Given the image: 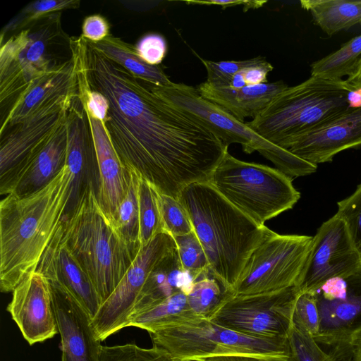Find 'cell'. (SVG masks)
Masks as SVG:
<instances>
[{
    "label": "cell",
    "instance_id": "7402d4cb",
    "mask_svg": "<svg viewBox=\"0 0 361 361\" xmlns=\"http://www.w3.org/2000/svg\"><path fill=\"white\" fill-rule=\"evenodd\" d=\"M84 109L90 122L97 155L99 173L97 200L114 225L119 206L128 190V170L116 154L103 122L92 116L85 106Z\"/></svg>",
    "mask_w": 361,
    "mask_h": 361
},
{
    "label": "cell",
    "instance_id": "d6986e66",
    "mask_svg": "<svg viewBox=\"0 0 361 361\" xmlns=\"http://www.w3.org/2000/svg\"><path fill=\"white\" fill-rule=\"evenodd\" d=\"M66 125V165L71 172L73 181L66 214L75 207L87 188L92 187L97 192L99 186L97 160L90 125L78 94L68 110Z\"/></svg>",
    "mask_w": 361,
    "mask_h": 361
},
{
    "label": "cell",
    "instance_id": "9c48e42d",
    "mask_svg": "<svg viewBox=\"0 0 361 361\" xmlns=\"http://www.w3.org/2000/svg\"><path fill=\"white\" fill-rule=\"evenodd\" d=\"M149 87L157 95L202 123L225 145L240 144L247 154L257 151L290 178L307 176L317 169V165L268 142L225 109L203 98L197 87L175 82L166 86L149 84Z\"/></svg>",
    "mask_w": 361,
    "mask_h": 361
},
{
    "label": "cell",
    "instance_id": "7bdbcfd3",
    "mask_svg": "<svg viewBox=\"0 0 361 361\" xmlns=\"http://www.w3.org/2000/svg\"><path fill=\"white\" fill-rule=\"evenodd\" d=\"M274 69L266 60L243 70L247 85H255L267 82V76Z\"/></svg>",
    "mask_w": 361,
    "mask_h": 361
},
{
    "label": "cell",
    "instance_id": "44dd1931",
    "mask_svg": "<svg viewBox=\"0 0 361 361\" xmlns=\"http://www.w3.org/2000/svg\"><path fill=\"white\" fill-rule=\"evenodd\" d=\"M51 288L61 336V361H100L101 341L87 313L70 295L54 286Z\"/></svg>",
    "mask_w": 361,
    "mask_h": 361
},
{
    "label": "cell",
    "instance_id": "52a82bcc",
    "mask_svg": "<svg viewBox=\"0 0 361 361\" xmlns=\"http://www.w3.org/2000/svg\"><path fill=\"white\" fill-rule=\"evenodd\" d=\"M208 183L229 203L259 226L290 209L300 197L292 178L278 169L247 162L228 152Z\"/></svg>",
    "mask_w": 361,
    "mask_h": 361
},
{
    "label": "cell",
    "instance_id": "7c38bea8",
    "mask_svg": "<svg viewBox=\"0 0 361 361\" xmlns=\"http://www.w3.org/2000/svg\"><path fill=\"white\" fill-rule=\"evenodd\" d=\"M176 248L173 237L158 234L139 251L121 281L101 305L91 324L97 338L102 341L127 327L135 306L152 271Z\"/></svg>",
    "mask_w": 361,
    "mask_h": 361
},
{
    "label": "cell",
    "instance_id": "3957f363",
    "mask_svg": "<svg viewBox=\"0 0 361 361\" xmlns=\"http://www.w3.org/2000/svg\"><path fill=\"white\" fill-rule=\"evenodd\" d=\"M178 200L188 214L210 269L231 295L250 256L269 228L243 214L208 182L187 185Z\"/></svg>",
    "mask_w": 361,
    "mask_h": 361
},
{
    "label": "cell",
    "instance_id": "60d3db41",
    "mask_svg": "<svg viewBox=\"0 0 361 361\" xmlns=\"http://www.w3.org/2000/svg\"><path fill=\"white\" fill-rule=\"evenodd\" d=\"M135 48L145 62L152 66H158L166 56L167 43L161 35L149 33L141 37Z\"/></svg>",
    "mask_w": 361,
    "mask_h": 361
},
{
    "label": "cell",
    "instance_id": "ffe728a7",
    "mask_svg": "<svg viewBox=\"0 0 361 361\" xmlns=\"http://www.w3.org/2000/svg\"><path fill=\"white\" fill-rule=\"evenodd\" d=\"M361 146V106L298 137L288 151L315 165L329 162L339 152Z\"/></svg>",
    "mask_w": 361,
    "mask_h": 361
},
{
    "label": "cell",
    "instance_id": "8d00e7d4",
    "mask_svg": "<svg viewBox=\"0 0 361 361\" xmlns=\"http://www.w3.org/2000/svg\"><path fill=\"white\" fill-rule=\"evenodd\" d=\"M159 203L164 232L174 238L193 231L188 214L178 200L159 192Z\"/></svg>",
    "mask_w": 361,
    "mask_h": 361
},
{
    "label": "cell",
    "instance_id": "f6af8a7d",
    "mask_svg": "<svg viewBox=\"0 0 361 361\" xmlns=\"http://www.w3.org/2000/svg\"><path fill=\"white\" fill-rule=\"evenodd\" d=\"M330 352H341L347 355L351 361H361V332L345 347Z\"/></svg>",
    "mask_w": 361,
    "mask_h": 361
},
{
    "label": "cell",
    "instance_id": "ab89813d",
    "mask_svg": "<svg viewBox=\"0 0 361 361\" xmlns=\"http://www.w3.org/2000/svg\"><path fill=\"white\" fill-rule=\"evenodd\" d=\"M293 320L300 323L314 338L319 331V314L312 294L300 293L296 298Z\"/></svg>",
    "mask_w": 361,
    "mask_h": 361
},
{
    "label": "cell",
    "instance_id": "bcb514c9",
    "mask_svg": "<svg viewBox=\"0 0 361 361\" xmlns=\"http://www.w3.org/2000/svg\"><path fill=\"white\" fill-rule=\"evenodd\" d=\"M202 361H267L263 359L247 356H216Z\"/></svg>",
    "mask_w": 361,
    "mask_h": 361
},
{
    "label": "cell",
    "instance_id": "e0dca14e",
    "mask_svg": "<svg viewBox=\"0 0 361 361\" xmlns=\"http://www.w3.org/2000/svg\"><path fill=\"white\" fill-rule=\"evenodd\" d=\"M36 271L41 273L51 286L75 300L91 320L94 317L102 302L89 276L67 244L62 220L44 250Z\"/></svg>",
    "mask_w": 361,
    "mask_h": 361
},
{
    "label": "cell",
    "instance_id": "2e32d148",
    "mask_svg": "<svg viewBox=\"0 0 361 361\" xmlns=\"http://www.w3.org/2000/svg\"><path fill=\"white\" fill-rule=\"evenodd\" d=\"M66 119L11 171L0 178L1 195L24 197L47 185L66 165Z\"/></svg>",
    "mask_w": 361,
    "mask_h": 361
},
{
    "label": "cell",
    "instance_id": "9a60e30c",
    "mask_svg": "<svg viewBox=\"0 0 361 361\" xmlns=\"http://www.w3.org/2000/svg\"><path fill=\"white\" fill-rule=\"evenodd\" d=\"M78 94V80L71 59L31 83L1 120L0 136L12 128L68 109Z\"/></svg>",
    "mask_w": 361,
    "mask_h": 361
},
{
    "label": "cell",
    "instance_id": "681fc988",
    "mask_svg": "<svg viewBox=\"0 0 361 361\" xmlns=\"http://www.w3.org/2000/svg\"><path fill=\"white\" fill-rule=\"evenodd\" d=\"M332 357V361H351L350 357L341 352L328 353Z\"/></svg>",
    "mask_w": 361,
    "mask_h": 361
},
{
    "label": "cell",
    "instance_id": "f546056e",
    "mask_svg": "<svg viewBox=\"0 0 361 361\" xmlns=\"http://www.w3.org/2000/svg\"><path fill=\"white\" fill-rule=\"evenodd\" d=\"M361 59V35L354 37L340 49L311 64V76L343 80L352 76Z\"/></svg>",
    "mask_w": 361,
    "mask_h": 361
},
{
    "label": "cell",
    "instance_id": "c3c4849f",
    "mask_svg": "<svg viewBox=\"0 0 361 361\" xmlns=\"http://www.w3.org/2000/svg\"><path fill=\"white\" fill-rule=\"evenodd\" d=\"M245 86H247V85L242 70L232 77L228 87L234 89H240Z\"/></svg>",
    "mask_w": 361,
    "mask_h": 361
},
{
    "label": "cell",
    "instance_id": "ba28073f",
    "mask_svg": "<svg viewBox=\"0 0 361 361\" xmlns=\"http://www.w3.org/2000/svg\"><path fill=\"white\" fill-rule=\"evenodd\" d=\"M61 16V12L47 15L1 42V110L7 111L31 83L64 63L56 54L59 47L70 44Z\"/></svg>",
    "mask_w": 361,
    "mask_h": 361
},
{
    "label": "cell",
    "instance_id": "30bf717a",
    "mask_svg": "<svg viewBox=\"0 0 361 361\" xmlns=\"http://www.w3.org/2000/svg\"><path fill=\"white\" fill-rule=\"evenodd\" d=\"M313 236L269 230L250 256L231 296L269 294L296 286Z\"/></svg>",
    "mask_w": 361,
    "mask_h": 361
},
{
    "label": "cell",
    "instance_id": "4316f807",
    "mask_svg": "<svg viewBox=\"0 0 361 361\" xmlns=\"http://www.w3.org/2000/svg\"><path fill=\"white\" fill-rule=\"evenodd\" d=\"M90 42L106 57L121 65L139 79L158 86L169 85L173 82L159 66L145 62L138 56L135 46L118 37L111 35L99 42Z\"/></svg>",
    "mask_w": 361,
    "mask_h": 361
},
{
    "label": "cell",
    "instance_id": "5b68a950",
    "mask_svg": "<svg viewBox=\"0 0 361 361\" xmlns=\"http://www.w3.org/2000/svg\"><path fill=\"white\" fill-rule=\"evenodd\" d=\"M62 222L67 244L89 276L102 304L116 289L138 252L119 235L92 187L83 191Z\"/></svg>",
    "mask_w": 361,
    "mask_h": 361
},
{
    "label": "cell",
    "instance_id": "8992f818",
    "mask_svg": "<svg viewBox=\"0 0 361 361\" xmlns=\"http://www.w3.org/2000/svg\"><path fill=\"white\" fill-rule=\"evenodd\" d=\"M154 346L174 361H202L216 356H247L267 361H288V337L243 334L199 318L149 333Z\"/></svg>",
    "mask_w": 361,
    "mask_h": 361
},
{
    "label": "cell",
    "instance_id": "f1b7e54d",
    "mask_svg": "<svg viewBox=\"0 0 361 361\" xmlns=\"http://www.w3.org/2000/svg\"><path fill=\"white\" fill-rule=\"evenodd\" d=\"M186 296L194 314L210 319L225 300L231 295L222 281L209 268L193 281Z\"/></svg>",
    "mask_w": 361,
    "mask_h": 361
},
{
    "label": "cell",
    "instance_id": "6da1fadb",
    "mask_svg": "<svg viewBox=\"0 0 361 361\" xmlns=\"http://www.w3.org/2000/svg\"><path fill=\"white\" fill-rule=\"evenodd\" d=\"M75 67L109 104L103 123L122 164L178 200L207 182L228 147L202 123L154 93L149 83L106 57L81 35L70 37Z\"/></svg>",
    "mask_w": 361,
    "mask_h": 361
},
{
    "label": "cell",
    "instance_id": "836d02e7",
    "mask_svg": "<svg viewBox=\"0 0 361 361\" xmlns=\"http://www.w3.org/2000/svg\"><path fill=\"white\" fill-rule=\"evenodd\" d=\"M288 361H332L331 356L300 323L292 320L288 334Z\"/></svg>",
    "mask_w": 361,
    "mask_h": 361
},
{
    "label": "cell",
    "instance_id": "ac0fdd59",
    "mask_svg": "<svg viewBox=\"0 0 361 361\" xmlns=\"http://www.w3.org/2000/svg\"><path fill=\"white\" fill-rule=\"evenodd\" d=\"M12 293L7 310L30 345L59 333L51 286L41 273L27 275Z\"/></svg>",
    "mask_w": 361,
    "mask_h": 361
},
{
    "label": "cell",
    "instance_id": "277c9868",
    "mask_svg": "<svg viewBox=\"0 0 361 361\" xmlns=\"http://www.w3.org/2000/svg\"><path fill=\"white\" fill-rule=\"evenodd\" d=\"M346 80L311 76L288 87L245 123L268 142L285 149L300 136L346 112L351 93Z\"/></svg>",
    "mask_w": 361,
    "mask_h": 361
},
{
    "label": "cell",
    "instance_id": "7a4b0ae2",
    "mask_svg": "<svg viewBox=\"0 0 361 361\" xmlns=\"http://www.w3.org/2000/svg\"><path fill=\"white\" fill-rule=\"evenodd\" d=\"M73 177L65 165L47 185L24 197L10 194L0 202V288L13 292L36 271L63 219Z\"/></svg>",
    "mask_w": 361,
    "mask_h": 361
},
{
    "label": "cell",
    "instance_id": "4fadbf2b",
    "mask_svg": "<svg viewBox=\"0 0 361 361\" xmlns=\"http://www.w3.org/2000/svg\"><path fill=\"white\" fill-rule=\"evenodd\" d=\"M310 293L319 314L315 341L328 352L348 345L361 332V269L331 279Z\"/></svg>",
    "mask_w": 361,
    "mask_h": 361
},
{
    "label": "cell",
    "instance_id": "484cf974",
    "mask_svg": "<svg viewBox=\"0 0 361 361\" xmlns=\"http://www.w3.org/2000/svg\"><path fill=\"white\" fill-rule=\"evenodd\" d=\"M199 318L202 317L190 310L186 295L183 292H177L132 316L128 326L142 329L149 334Z\"/></svg>",
    "mask_w": 361,
    "mask_h": 361
},
{
    "label": "cell",
    "instance_id": "b9f144b4",
    "mask_svg": "<svg viewBox=\"0 0 361 361\" xmlns=\"http://www.w3.org/2000/svg\"><path fill=\"white\" fill-rule=\"evenodd\" d=\"M109 35L110 25L104 16L94 14L84 19L81 35L83 38L91 42L97 43Z\"/></svg>",
    "mask_w": 361,
    "mask_h": 361
},
{
    "label": "cell",
    "instance_id": "ee69618b",
    "mask_svg": "<svg viewBox=\"0 0 361 361\" xmlns=\"http://www.w3.org/2000/svg\"><path fill=\"white\" fill-rule=\"evenodd\" d=\"M267 1H257V0H228V1H186L188 4H198V5H207V6H220L223 8L226 7L235 6L242 5L243 11L245 12L249 9H256L263 6Z\"/></svg>",
    "mask_w": 361,
    "mask_h": 361
},
{
    "label": "cell",
    "instance_id": "d4e9b609",
    "mask_svg": "<svg viewBox=\"0 0 361 361\" xmlns=\"http://www.w3.org/2000/svg\"><path fill=\"white\" fill-rule=\"evenodd\" d=\"M193 281L191 274L183 268L176 247L150 274L132 316L177 292H183L187 295Z\"/></svg>",
    "mask_w": 361,
    "mask_h": 361
},
{
    "label": "cell",
    "instance_id": "1f68e13d",
    "mask_svg": "<svg viewBox=\"0 0 361 361\" xmlns=\"http://www.w3.org/2000/svg\"><path fill=\"white\" fill-rule=\"evenodd\" d=\"M129 183L126 195L119 206L114 226L119 235L136 252L140 244L139 240V204L138 173L127 169Z\"/></svg>",
    "mask_w": 361,
    "mask_h": 361
},
{
    "label": "cell",
    "instance_id": "83f0119b",
    "mask_svg": "<svg viewBox=\"0 0 361 361\" xmlns=\"http://www.w3.org/2000/svg\"><path fill=\"white\" fill-rule=\"evenodd\" d=\"M300 5L329 36L361 25V0H302Z\"/></svg>",
    "mask_w": 361,
    "mask_h": 361
},
{
    "label": "cell",
    "instance_id": "d6a6232c",
    "mask_svg": "<svg viewBox=\"0 0 361 361\" xmlns=\"http://www.w3.org/2000/svg\"><path fill=\"white\" fill-rule=\"evenodd\" d=\"M80 0H38L25 6L3 27L1 42L10 33L19 32L42 17L64 9L80 7Z\"/></svg>",
    "mask_w": 361,
    "mask_h": 361
},
{
    "label": "cell",
    "instance_id": "d590c367",
    "mask_svg": "<svg viewBox=\"0 0 361 361\" xmlns=\"http://www.w3.org/2000/svg\"><path fill=\"white\" fill-rule=\"evenodd\" d=\"M100 361H174L165 350L152 346L142 348L135 344L102 345Z\"/></svg>",
    "mask_w": 361,
    "mask_h": 361
},
{
    "label": "cell",
    "instance_id": "74e56055",
    "mask_svg": "<svg viewBox=\"0 0 361 361\" xmlns=\"http://www.w3.org/2000/svg\"><path fill=\"white\" fill-rule=\"evenodd\" d=\"M335 214L346 224L352 242L361 257V183L348 197L338 202Z\"/></svg>",
    "mask_w": 361,
    "mask_h": 361
},
{
    "label": "cell",
    "instance_id": "7dc6e473",
    "mask_svg": "<svg viewBox=\"0 0 361 361\" xmlns=\"http://www.w3.org/2000/svg\"><path fill=\"white\" fill-rule=\"evenodd\" d=\"M346 80L353 85L356 90L361 89V59L354 74L346 78Z\"/></svg>",
    "mask_w": 361,
    "mask_h": 361
},
{
    "label": "cell",
    "instance_id": "f35d334b",
    "mask_svg": "<svg viewBox=\"0 0 361 361\" xmlns=\"http://www.w3.org/2000/svg\"><path fill=\"white\" fill-rule=\"evenodd\" d=\"M207 72L206 82L213 86L228 87L232 77L240 71L265 59L262 56L243 61H209L200 57Z\"/></svg>",
    "mask_w": 361,
    "mask_h": 361
},
{
    "label": "cell",
    "instance_id": "603a6c76",
    "mask_svg": "<svg viewBox=\"0 0 361 361\" xmlns=\"http://www.w3.org/2000/svg\"><path fill=\"white\" fill-rule=\"evenodd\" d=\"M288 86L283 81L247 85L240 89L213 86L206 81L197 87L200 94L228 111L242 122L255 117Z\"/></svg>",
    "mask_w": 361,
    "mask_h": 361
},
{
    "label": "cell",
    "instance_id": "e575fe53",
    "mask_svg": "<svg viewBox=\"0 0 361 361\" xmlns=\"http://www.w3.org/2000/svg\"><path fill=\"white\" fill-rule=\"evenodd\" d=\"M173 238L181 265L194 280L210 268L204 248L194 231Z\"/></svg>",
    "mask_w": 361,
    "mask_h": 361
},
{
    "label": "cell",
    "instance_id": "5bb4252c",
    "mask_svg": "<svg viewBox=\"0 0 361 361\" xmlns=\"http://www.w3.org/2000/svg\"><path fill=\"white\" fill-rule=\"evenodd\" d=\"M361 269V257L345 223L334 214L313 236L311 247L296 286L311 292L328 280L345 277Z\"/></svg>",
    "mask_w": 361,
    "mask_h": 361
},
{
    "label": "cell",
    "instance_id": "8fae6325",
    "mask_svg": "<svg viewBox=\"0 0 361 361\" xmlns=\"http://www.w3.org/2000/svg\"><path fill=\"white\" fill-rule=\"evenodd\" d=\"M300 291L296 286L252 296H230L209 320L250 336L288 337L293 313Z\"/></svg>",
    "mask_w": 361,
    "mask_h": 361
},
{
    "label": "cell",
    "instance_id": "cb8c5ba5",
    "mask_svg": "<svg viewBox=\"0 0 361 361\" xmlns=\"http://www.w3.org/2000/svg\"><path fill=\"white\" fill-rule=\"evenodd\" d=\"M68 109L20 123L0 136V178L66 119Z\"/></svg>",
    "mask_w": 361,
    "mask_h": 361
},
{
    "label": "cell",
    "instance_id": "4dcf8cb0",
    "mask_svg": "<svg viewBox=\"0 0 361 361\" xmlns=\"http://www.w3.org/2000/svg\"><path fill=\"white\" fill-rule=\"evenodd\" d=\"M139 240L140 247L163 233L159 192L147 180L138 174Z\"/></svg>",
    "mask_w": 361,
    "mask_h": 361
}]
</instances>
